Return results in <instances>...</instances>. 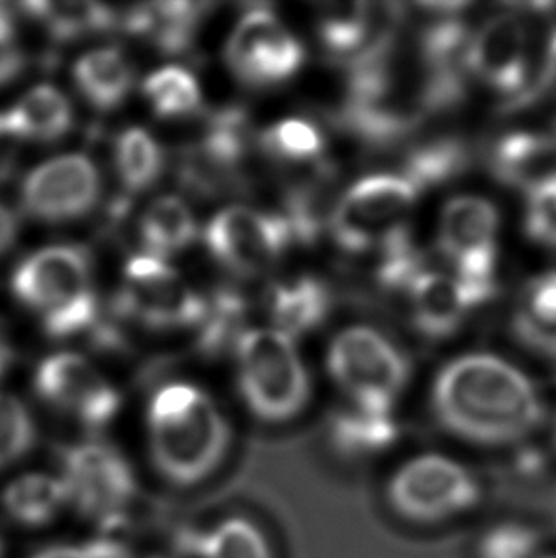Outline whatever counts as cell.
Listing matches in <instances>:
<instances>
[{"label":"cell","mask_w":556,"mask_h":558,"mask_svg":"<svg viewBox=\"0 0 556 558\" xmlns=\"http://www.w3.org/2000/svg\"><path fill=\"white\" fill-rule=\"evenodd\" d=\"M399 31L351 63L341 122L370 147H391L412 136L433 114L450 109L415 43L408 48Z\"/></svg>","instance_id":"1"},{"label":"cell","mask_w":556,"mask_h":558,"mask_svg":"<svg viewBox=\"0 0 556 558\" xmlns=\"http://www.w3.org/2000/svg\"><path fill=\"white\" fill-rule=\"evenodd\" d=\"M431 400L444 429L471 445H515L543 422V402L532 381L494 355L459 356L446 364Z\"/></svg>","instance_id":"2"},{"label":"cell","mask_w":556,"mask_h":558,"mask_svg":"<svg viewBox=\"0 0 556 558\" xmlns=\"http://www.w3.org/2000/svg\"><path fill=\"white\" fill-rule=\"evenodd\" d=\"M231 427L218 404L195 385L158 389L145 415L150 468L168 486L188 490L208 483L223 468Z\"/></svg>","instance_id":"3"},{"label":"cell","mask_w":556,"mask_h":558,"mask_svg":"<svg viewBox=\"0 0 556 558\" xmlns=\"http://www.w3.org/2000/svg\"><path fill=\"white\" fill-rule=\"evenodd\" d=\"M12 292L52 338L76 336L98 323L90 254L83 246L56 244L25 257L12 275Z\"/></svg>","instance_id":"4"},{"label":"cell","mask_w":556,"mask_h":558,"mask_svg":"<svg viewBox=\"0 0 556 558\" xmlns=\"http://www.w3.org/2000/svg\"><path fill=\"white\" fill-rule=\"evenodd\" d=\"M234 351L239 356V392L256 420L280 425L305 410L311 381L290 338L265 328L246 330Z\"/></svg>","instance_id":"5"},{"label":"cell","mask_w":556,"mask_h":558,"mask_svg":"<svg viewBox=\"0 0 556 558\" xmlns=\"http://www.w3.org/2000/svg\"><path fill=\"white\" fill-rule=\"evenodd\" d=\"M385 498L400 519L431 526L473 511L481 504L482 486L463 463L428 452L395 469L385 486Z\"/></svg>","instance_id":"6"},{"label":"cell","mask_w":556,"mask_h":558,"mask_svg":"<svg viewBox=\"0 0 556 558\" xmlns=\"http://www.w3.org/2000/svg\"><path fill=\"white\" fill-rule=\"evenodd\" d=\"M328 371L353 404L376 410H392L410 377L402 351L368 326L347 328L331 341Z\"/></svg>","instance_id":"7"},{"label":"cell","mask_w":556,"mask_h":558,"mask_svg":"<svg viewBox=\"0 0 556 558\" xmlns=\"http://www.w3.org/2000/svg\"><path fill=\"white\" fill-rule=\"evenodd\" d=\"M69 509L104 526L121 521L137 494V478L126 456L109 442L86 440L68 448L58 469Z\"/></svg>","instance_id":"8"},{"label":"cell","mask_w":556,"mask_h":558,"mask_svg":"<svg viewBox=\"0 0 556 558\" xmlns=\"http://www.w3.org/2000/svg\"><path fill=\"white\" fill-rule=\"evenodd\" d=\"M420 189L402 174H374L347 189L331 208L330 229L339 248L362 254L379 248L404 227Z\"/></svg>","instance_id":"9"},{"label":"cell","mask_w":556,"mask_h":558,"mask_svg":"<svg viewBox=\"0 0 556 558\" xmlns=\"http://www.w3.org/2000/svg\"><path fill=\"white\" fill-rule=\"evenodd\" d=\"M126 287L114 298L119 320H136L149 330H178L203 323L206 300L165 259L143 254L129 259Z\"/></svg>","instance_id":"10"},{"label":"cell","mask_w":556,"mask_h":558,"mask_svg":"<svg viewBox=\"0 0 556 558\" xmlns=\"http://www.w3.org/2000/svg\"><path fill=\"white\" fill-rule=\"evenodd\" d=\"M499 214L482 196H456L444 206L438 244L451 275L488 302L496 294Z\"/></svg>","instance_id":"11"},{"label":"cell","mask_w":556,"mask_h":558,"mask_svg":"<svg viewBox=\"0 0 556 558\" xmlns=\"http://www.w3.org/2000/svg\"><path fill=\"white\" fill-rule=\"evenodd\" d=\"M305 60L300 40L269 7H252L227 40V68L250 88H271L290 81Z\"/></svg>","instance_id":"12"},{"label":"cell","mask_w":556,"mask_h":558,"mask_svg":"<svg viewBox=\"0 0 556 558\" xmlns=\"http://www.w3.org/2000/svg\"><path fill=\"white\" fill-rule=\"evenodd\" d=\"M204 241L214 259L227 271L257 277L285 256L293 239L280 214L231 206L211 219Z\"/></svg>","instance_id":"13"},{"label":"cell","mask_w":556,"mask_h":558,"mask_svg":"<svg viewBox=\"0 0 556 558\" xmlns=\"http://www.w3.org/2000/svg\"><path fill=\"white\" fill-rule=\"evenodd\" d=\"M532 38L519 14H497L469 38L466 65L486 88L515 109L534 75Z\"/></svg>","instance_id":"14"},{"label":"cell","mask_w":556,"mask_h":558,"mask_svg":"<svg viewBox=\"0 0 556 558\" xmlns=\"http://www.w3.org/2000/svg\"><path fill=\"white\" fill-rule=\"evenodd\" d=\"M35 391L48 407L90 430L104 429L121 410V392L75 353H58L38 364Z\"/></svg>","instance_id":"15"},{"label":"cell","mask_w":556,"mask_h":558,"mask_svg":"<svg viewBox=\"0 0 556 558\" xmlns=\"http://www.w3.org/2000/svg\"><path fill=\"white\" fill-rule=\"evenodd\" d=\"M250 121L241 107L211 113L201 142L183 155L180 174L195 193L219 195L241 187L242 160L250 147Z\"/></svg>","instance_id":"16"},{"label":"cell","mask_w":556,"mask_h":558,"mask_svg":"<svg viewBox=\"0 0 556 558\" xmlns=\"http://www.w3.org/2000/svg\"><path fill=\"white\" fill-rule=\"evenodd\" d=\"M101 180L84 155H63L35 168L22 185L23 210L48 223L81 218L96 206Z\"/></svg>","instance_id":"17"},{"label":"cell","mask_w":556,"mask_h":558,"mask_svg":"<svg viewBox=\"0 0 556 558\" xmlns=\"http://www.w3.org/2000/svg\"><path fill=\"white\" fill-rule=\"evenodd\" d=\"M402 8L397 4H328L316 17V35L334 60L353 63L400 29Z\"/></svg>","instance_id":"18"},{"label":"cell","mask_w":556,"mask_h":558,"mask_svg":"<svg viewBox=\"0 0 556 558\" xmlns=\"http://www.w3.org/2000/svg\"><path fill=\"white\" fill-rule=\"evenodd\" d=\"M407 295L415 328L433 340L458 332L467 315L486 303L458 277L428 269L410 284Z\"/></svg>","instance_id":"19"},{"label":"cell","mask_w":556,"mask_h":558,"mask_svg":"<svg viewBox=\"0 0 556 558\" xmlns=\"http://www.w3.org/2000/svg\"><path fill=\"white\" fill-rule=\"evenodd\" d=\"M488 168L497 182L530 189L556 172V142L549 132L515 130L494 142Z\"/></svg>","instance_id":"20"},{"label":"cell","mask_w":556,"mask_h":558,"mask_svg":"<svg viewBox=\"0 0 556 558\" xmlns=\"http://www.w3.org/2000/svg\"><path fill=\"white\" fill-rule=\"evenodd\" d=\"M0 511L20 529H46L69 511L68 492L58 473H20L0 492Z\"/></svg>","instance_id":"21"},{"label":"cell","mask_w":556,"mask_h":558,"mask_svg":"<svg viewBox=\"0 0 556 558\" xmlns=\"http://www.w3.org/2000/svg\"><path fill=\"white\" fill-rule=\"evenodd\" d=\"M208 8L195 2L142 4L119 12V23L132 35L149 40L162 53H181L193 45Z\"/></svg>","instance_id":"22"},{"label":"cell","mask_w":556,"mask_h":558,"mask_svg":"<svg viewBox=\"0 0 556 558\" xmlns=\"http://www.w3.org/2000/svg\"><path fill=\"white\" fill-rule=\"evenodd\" d=\"M0 126L2 134L48 144L73 129V109L58 88L40 84L0 114Z\"/></svg>","instance_id":"23"},{"label":"cell","mask_w":556,"mask_h":558,"mask_svg":"<svg viewBox=\"0 0 556 558\" xmlns=\"http://www.w3.org/2000/svg\"><path fill=\"white\" fill-rule=\"evenodd\" d=\"M328 437L336 452L351 460H364L389 450L397 442L399 423L392 410H376L351 402V407L331 415Z\"/></svg>","instance_id":"24"},{"label":"cell","mask_w":556,"mask_h":558,"mask_svg":"<svg viewBox=\"0 0 556 558\" xmlns=\"http://www.w3.org/2000/svg\"><path fill=\"white\" fill-rule=\"evenodd\" d=\"M267 305L275 330L292 340L323 325L330 313L331 295L323 280L298 277L273 288Z\"/></svg>","instance_id":"25"},{"label":"cell","mask_w":556,"mask_h":558,"mask_svg":"<svg viewBox=\"0 0 556 558\" xmlns=\"http://www.w3.org/2000/svg\"><path fill=\"white\" fill-rule=\"evenodd\" d=\"M76 88L99 111L121 107L134 86V65L119 48H99L84 53L73 69Z\"/></svg>","instance_id":"26"},{"label":"cell","mask_w":556,"mask_h":558,"mask_svg":"<svg viewBox=\"0 0 556 558\" xmlns=\"http://www.w3.org/2000/svg\"><path fill=\"white\" fill-rule=\"evenodd\" d=\"M334 183V168L326 162L316 165L315 174L288 189L285 198L286 226L292 233L293 242L313 244L330 221V191Z\"/></svg>","instance_id":"27"},{"label":"cell","mask_w":556,"mask_h":558,"mask_svg":"<svg viewBox=\"0 0 556 558\" xmlns=\"http://www.w3.org/2000/svg\"><path fill=\"white\" fill-rule=\"evenodd\" d=\"M189 551L193 558H275L265 530L242 514L223 517L201 530Z\"/></svg>","instance_id":"28"},{"label":"cell","mask_w":556,"mask_h":558,"mask_svg":"<svg viewBox=\"0 0 556 558\" xmlns=\"http://www.w3.org/2000/svg\"><path fill=\"white\" fill-rule=\"evenodd\" d=\"M140 236L149 256L180 254L195 242V216L178 196H160L143 211Z\"/></svg>","instance_id":"29"},{"label":"cell","mask_w":556,"mask_h":558,"mask_svg":"<svg viewBox=\"0 0 556 558\" xmlns=\"http://www.w3.org/2000/svg\"><path fill=\"white\" fill-rule=\"evenodd\" d=\"M23 10L58 43L113 29L119 12L98 2H25Z\"/></svg>","instance_id":"30"},{"label":"cell","mask_w":556,"mask_h":558,"mask_svg":"<svg viewBox=\"0 0 556 558\" xmlns=\"http://www.w3.org/2000/svg\"><path fill=\"white\" fill-rule=\"evenodd\" d=\"M471 153L461 137L440 136L421 142L404 155L402 172L408 182L425 191L444 185L466 172Z\"/></svg>","instance_id":"31"},{"label":"cell","mask_w":556,"mask_h":558,"mask_svg":"<svg viewBox=\"0 0 556 558\" xmlns=\"http://www.w3.org/2000/svg\"><path fill=\"white\" fill-rule=\"evenodd\" d=\"M249 305L233 288H219L210 302H206V313L201 323V333L196 349L208 359L226 355L229 349L237 348L246 323Z\"/></svg>","instance_id":"32"},{"label":"cell","mask_w":556,"mask_h":558,"mask_svg":"<svg viewBox=\"0 0 556 558\" xmlns=\"http://www.w3.org/2000/svg\"><path fill=\"white\" fill-rule=\"evenodd\" d=\"M114 165L122 185L142 193L158 182L165 170V153L157 140L143 129H129L117 137Z\"/></svg>","instance_id":"33"},{"label":"cell","mask_w":556,"mask_h":558,"mask_svg":"<svg viewBox=\"0 0 556 558\" xmlns=\"http://www.w3.org/2000/svg\"><path fill=\"white\" fill-rule=\"evenodd\" d=\"M142 92L158 119H183L196 113L203 104V92L195 76L178 65L153 71L143 81Z\"/></svg>","instance_id":"34"},{"label":"cell","mask_w":556,"mask_h":558,"mask_svg":"<svg viewBox=\"0 0 556 558\" xmlns=\"http://www.w3.org/2000/svg\"><path fill=\"white\" fill-rule=\"evenodd\" d=\"M262 147L273 159L292 165L303 162H321L326 140L315 122L305 119H285L265 130Z\"/></svg>","instance_id":"35"},{"label":"cell","mask_w":556,"mask_h":558,"mask_svg":"<svg viewBox=\"0 0 556 558\" xmlns=\"http://www.w3.org/2000/svg\"><path fill=\"white\" fill-rule=\"evenodd\" d=\"M37 440L29 408L14 395L0 392V473L22 461Z\"/></svg>","instance_id":"36"},{"label":"cell","mask_w":556,"mask_h":558,"mask_svg":"<svg viewBox=\"0 0 556 558\" xmlns=\"http://www.w3.org/2000/svg\"><path fill=\"white\" fill-rule=\"evenodd\" d=\"M540 534L524 522H497L479 539V558H540Z\"/></svg>","instance_id":"37"},{"label":"cell","mask_w":556,"mask_h":558,"mask_svg":"<svg viewBox=\"0 0 556 558\" xmlns=\"http://www.w3.org/2000/svg\"><path fill=\"white\" fill-rule=\"evenodd\" d=\"M524 226L535 244L556 250V172L527 191Z\"/></svg>","instance_id":"38"},{"label":"cell","mask_w":556,"mask_h":558,"mask_svg":"<svg viewBox=\"0 0 556 558\" xmlns=\"http://www.w3.org/2000/svg\"><path fill=\"white\" fill-rule=\"evenodd\" d=\"M517 310L530 317L556 325V271L545 272L528 284Z\"/></svg>","instance_id":"39"},{"label":"cell","mask_w":556,"mask_h":558,"mask_svg":"<svg viewBox=\"0 0 556 558\" xmlns=\"http://www.w3.org/2000/svg\"><path fill=\"white\" fill-rule=\"evenodd\" d=\"M512 332L517 340L527 345L535 355L556 361V325L540 323L522 311H515Z\"/></svg>","instance_id":"40"},{"label":"cell","mask_w":556,"mask_h":558,"mask_svg":"<svg viewBox=\"0 0 556 558\" xmlns=\"http://www.w3.org/2000/svg\"><path fill=\"white\" fill-rule=\"evenodd\" d=\"M27 58L15 40L14 15L0 4V86L22 75Z\"/></svg>","instance_id":"41"},{"label":"cell","mask_w":556,"mask_h":558,"mask_svg":"<svg viewBox=\"0 0 556 558\" xmlns=\"http://www.w3.org/2000/svg\"><path fill=\"white\" fill-rule=\"evenodd\" d=\"M27 558H99L90 544H52L31 553Z\"/></svg>","instance_id":"42"},{"label":"cell","mask_w":556,"mask_h":558,"mask_svg":"<svg viewBox=\"0 0 556 558\" xmlns=\"http://www.w3.org/2000/svg\"><path fill=\"white\" fill-rule=\"evenodd\" d=\"M15 236H17V223L12 211L0 204V256L12 248Z\"/></svg>","instance_id":"43"},{"label":"cell","mask_w":556,"mask_h":558,"mask_svg":"<svg viewBox=\"0 0 556 558\" xmlns=\"http://www.w3.org/2000/svg\"><path fill=\"white\" fill-rule=\"evenodd\" d=\"M14 363V349H12V343L8 340L7 330H4V325L0 323V377L7 374L8 368L12 366Z\"/></svg>","instance_id":"44"},{"label":"cell","mask_w":556,"mask_h":558,"mask_svg":"<svg viewBox=\"0 0 556 558\" xmlns=\"http://www.w3.org/2000/svg\"><path fill=\"white\" fill-rule=\"evenodd\" d=\"M0 558H4V542H2V536H0Z\"/></svg>","instance_id":"45"},{"label":"cell","mask_w":556,"mask_h":558,"mask_svg":"<svg viewBox=\"0 0 556 558\" xmlns=\"http://www.w3.org/2000/svg\"><path fill=\"white\" fill-rule=\"evenodd\" d=\"M142 558H166V557H158V555H150V557H142Z\"/></svg>","instance_id":"46"},{"label":"cell","mask_w":556,"mask_h":558,"mask_svg":"<svg viewBox=\"0 0 556 558\" xmlns=\"http://www.w3.org/2000/svg\"><path fill=\"white\" fill-rule=\"evenodd\" d=\"M540 558H556V555H549V557H540Z\"/></svg>","instance_id":"47"},{"label":"cell","mask_w":556,"mask_h":558,"mask_svg":"<svg viewBox=\"0 0 556 558\" xmlns=\"http://www.w3.org/2000/svg\"><path fill=\"white\" fill-rule=\"evenodd\" d=\"M0 134H2V126H0Z\"/></svg>","instance_id":"48"},{"label":"cell","mask_w":556,"mask_h":558,"mask_svg":"<svg viewBox=\"0 0 556 558\" xmlns=\"http://www.w3.org/2000/svg\"><path fill=\"white\" fill-rule=\"evenodd\" d=\"M555 437H556V429H555Z\"/></svg>","instance_id":"49"}]
</instances>
